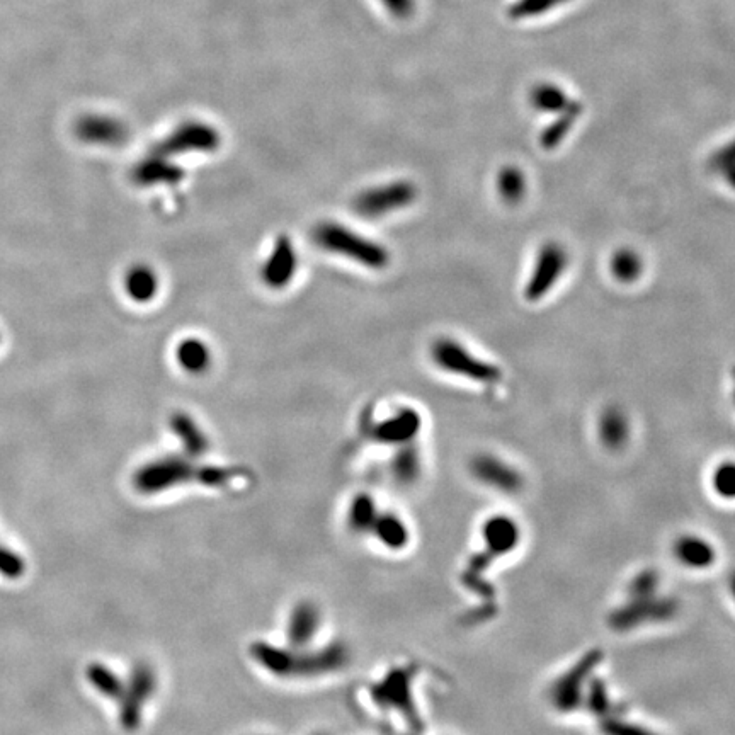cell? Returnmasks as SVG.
<instances>
[{"instance_id": "cell-35", "label": "cell", "mask_w": 735, "mask_h": 735, "mask_svg": "<svg viewBox=\"0 0 735 735\" xmlns=\"http://www.w3.org/2000/svg\"><path fill=\"white\" fill-rule=\"evenodd\" d=\"M26 572V562L18 552H14L11 548L0 545V576L6 579H21Z\"/></svg>"}, {"instance_id": "cell-34", "label": "cell", "mask_w": 735, "mask_h": 735, "mask_svg": "<svg viewBox=\"0 0 735 735\" xmlns=\"http://www.w3.org/2000/svg\"><path fill=\"white\" fill-rule=\"evenodd\" d=\"M661 577L656 570H642L628 584V598H649L659 594Z\"/></svg>"}, {"instance_id": "cell-6", "label": "cell", "mask_w": 735, "mask_h": 735, "mask_svg": "<svg viewBox=\"0 0 735 735\" xmlns=\"http://www.w3.org/2000/svg\"><path fill=\"white\" fill-rule=\"evenodd\" d=\"M603 661V652L598 649L589 650L579 661L570 666L562 676L550 686V703L560 713H572L584 705L587 686L594 678L596 667Z\"/></svg>"}, {"instance_id": "cell-21", "label": "cell", "mask_w": 735, "mask_h": 735, "mask_svg": "<svg viewBox=\"0 0 735 735\" xmlns=\"http://www.w3.org/2000/svg\"><path fill=\"white\" fill-rule=\"evenodd\" d=\"M172 433L176 434V438L181 441L184 453L188 458H200L208 451V438L203 433V429L198 426V422L186 412H176L172 414L171 421Z\"/></svg>"}, {"instance_id": "cell-4", "label": "cell", "mask_w": 735, "mask_h": 735, "mask_svg": "<svg viewBox=\"0 0 735 735\" xmlns=\"http://www.w3.org/2000/svg\"><path fill=\"white\" fill-rule=\"evenodd\" d=\"M417 667L399 666L385 674L377 684L370 686V698L380 710H394L421 729V718L414 701V678Z\"/></svg>"}, {"instance_id": "cell-22", "label": "cell", "mask_w": 735, "mask_h": 735, "mask_svg": "<svg viewBox=\"0 0 735 735\" xmlns=\"http://www.w3.org/2000/svg\"><path fill=\"white\" fill-rule=\"evenodd\" d=\"M370 535L375 536L383 547L388 548V550H395V552L404 550L409 540H411V533H409V528L405 525L404 519L397 516V514L383 513V511L378 514Z\"/></svg>"}, {"instance_id": "cell-13", "label": "cell", "mask_w": 735, "mask_h": 735, "mask_svg": "<svg viewBox=\"0 0 735 735\" xmlns=\"http://www.w3.org/2000/svg\"><path fill=\"white\" fill-rule=\"evenodd\" d=\"M298 269V254L288 235H281L261 268V280L271 290H283L290 285Z\"/></svg>"}, {"instance_id": "cell-29", "label": "cell", "mask_w": 735, "mask_h": 735, "mask_svg": "<svg viewBox=\"0 0 735 735\" xmlns=\"http://www.w3.org/2000/svg\"><path fill=\"white\" fill-rule=\"evenodd\" d=\"M497 191L502 200L509 205H516L525 198L526 177L519 167L508 166L501 169L497 176Z\"/></svg>"}, {"instance_id": "cell-10", "label": "cell", "mask_w": 735, "mask_h": 735, "mask_svg": "<svg viewBox=\"0 0 735 735\" xmlns=\"http://www.w3.org/2000/svg\"><path fill=\"white\" fill-rule=\"evenodd\" d=\"M220 143L222 137L217 128L203 121H186L155 147L154 154L164 155L169 159L176 155L211 154L220 147Z\"/></svg>"}, {"instance_id": "cell-16", "label": "cell", "mask_w": 735, "mask_h": 735, "mask_svg": "<svg viewBox=\"0 0 735 735\" xmlns=\"http://www.w3.org/2000/svg\"><path fill=\"white\" fill-rule=\"evenodd\" d=\"M322 628V611L310 601L295 604L286 622V642L291 649H308Z\"/></svg>"}, {"instance_id": "cell-17", "label": "cell", "mask_w": 735, "mask_h": 735, "mask_svg": "<svg viewBox=\"0 0 735 735\" xmlns=\"http://www.w3.org/2000/svg\"><path fill=\"white\" fill-rule=\"evenodd\" d=\"M75 133L84 142L104 145V147L121 145L128 138V128L125 123H121L113 116H104V114L84 116L75 126Z\"/></svg>"}, {"instance_id": "cell-39", "label": "cell", "mask_w": 735, "mask_h": 735, "mask_svg": "<svg viewBox=\"0 0 735 735\" xmlns=\"http://www.w3.org/2000/svg\"><path fill=\"white\" fill-rule=\"evenodd\" d=\"M720 174L724 176L725 183L729 184L730 188L735 189V166L725 167L720 171Z\"/></svg>"}, {"instance_id": "cell-36", "label": "cell", "mask_w": 735, "mask_h": 735, "mask_svg": "<svg viewBox=\"0 0 735 735\" xmlns=\"http://www.w3.org/2000/svg\"><path fill=\"white\" fill-rule=\"evenodd\" d=\"M562 2H567V0H519L518 4H514L513 9H511V16L513 18L536 16L540 12L559 6Z\"/></svg>"}, {"instance_id": "cell-1", "label": "cell", "mask_w": 735, "mask_h": 735, "mask_svg": "<svg viewBox=\"0 0 735 735\" xmlns=\"http://www.w3.org/2000/svg\"><path fill=\"white\" fill-rule=\"evenodd\" d=\"M251 657L274 678H320L348 666L349 649L344 644L310 650L256 642L251 647Z\"/></svg>"}, {"instance_id": "cell-32", "label": "cell", "mask_w": 735, "mask_h": 735, "mask_svg": "<svg viewBox=\"0 0 735 735\" xmlns=\"http://www.w3.org/2000/svg\"><path fill=\"white\" fill-rule=\"evenodd\" d=\"M712 487L718 497L735 501V462H722L713 470Z\"/></svg>"}, {"instance_id": "cell-9", "label": "cell", "mask_w": 735, "mask_h": 735, "mask_svg": "<svg viewBox=\"0 0 735 735\" xmlns=\"http://www.w3.org/2000/svg\"><path fill=\"white\" fill-rule=\"evenodd\" d=\"M416 198L417 188L411 181H392L359 193L354 198L353 210L363 218L375 220L409 208Z\"/></svg>"}, {"instance_id": "cell-12", "label": "cell", "mask_w": 735, "mask_h": 735, "mask_svg": "<svg viewBox=\"0 0 735 735\" xmlns=\"http://www.w3.org/2000/svg\"><path fill=\"white\" fill-rule=\"evenodd\" d=\"M470 472L480 484L501 492V494H506V496L518 494L525 485V477L518 468L513 467L511 463L502 460L499 456L489 455V453L473 456L470 462Z\"/></svg>"}, {"instance_id": "cell-18", "label": "cell", "mask_w": 735, "mask_h": 735, "mask_svg": "<svg viewBox=\"0 0 735 735\" xmlns=\"http://www.w3.org/2000/svg\"><path fill=\"white\" fill-rule=\"evenodd\" d=\"M673 553L674 559L688 569H710L717 562V550L713 543L695 533L678 536L673 545Z\"/></svg>"}, {"instance_id": "cell-33", "label": "cell", "mask_w": 735, "mask_h": 735, "mask_svg": "<svg viewBox=\"0 0 735 735\" xmlns=\"http://www.w3.org/2000/svg\"><path fill=\"white\" fill-rule=\"evenodd\" d=\"M599 729L603 735H659L654 730L647 729L644 725L635 724L632 720H625L620 715H610L601 718Z\"/></svg>"}, {"instance_id": "cell-42", "label": "cell", "mask_w": 735, "mask_h": 735, "mask_svg": "<svg viewBox=\"0 0 735 735\" xmlns=\"http://www.w3.org/2000/svg\"><path fill=\"white\" fill-rule=\"evenodd\" d=\"M319 735H322V734H319Z\"/></svg>"}, {"instance_id": "cell-25", "label": "cell", "mask_w": 735, "mask_h": 735, "mask_svg": "<svg viewBox=\"0 0 735 735\" xmlns=\"http://www.w3.org/2000/svg\"><path fill=\"white\" fill-rule=\"evenodd\" d=\"M378 514H380V509H378L375 499L368 496V494H358L349 504V530L356 533V535H370Z\"/></svg>"}, {"instance_id": "cell-2", "label": "cell", "mask_w": 735, "mask_h": 735, "mask_svg": "<svg viewBox=\"0 0 735 735\" xmlns=\"http://www.w3.org/2000/svg\"><path fill=\"white\" fill-rule=\"evenodd\" d=\"M312 237L322 251L346 257L363 268L380 271L390 264V252L385 245L378 244L341 223H319Z\"/></svg>"}, {"instance_id": "cell-7", "label": "cell", "mask_w": 735, "mask_h": 735, "mask_svg": "<svg viewBox=\"0 0 735 735\" xmlns=\"http://www.w3.org/2000/svg\"><path fill=\"white\" fill-rule=\"evenodd\" d=\"M157 674L154 667L147 662H138L125 679V688L118 700V717L120 725L128 732L137 730L142 725L145 707L157 691Z\"/></svg>"}, {"instance_id": "cell-19", "label": "cell", "mask_w": 735, "mask_h": 735, "mask_svg": "<svg viewBox=\"0 0 735 735\" xmlns=\"http://www.w3.org/2000/svg\"><path fill=\"white\" fill-rule=\"evenodd\" d=\"M184 179L183 167L174 164L169 157L154 154L152 157L142 160L135 169H133V181L138 186L149 188V186H174Z\"/></svg>"}, {"instance_id": "cell-31", "label": "cell", "mask_w": 735, "mask_h": 735, "mask_svg": "<svg viewBox=\"0 0 735 735\" xmlns=\"http://www.w3.org/2000/svg\"><path fill=\"white\" fill-rule=\"evenodd\" d=\"M531 103L543 113H560L569 106L570 101L560 87L542 84L531 92Z\"/></svg>"}, {"instance_id": "cell-38", "label": "cell", "mask_w": 735, "mask_h": 735, "mask_svg": "<svg viewBox=\"0 0 735 735\" xmlns=\"http://www.w3.org/2000/svg\"><path fill=\"white\" fill-rule=\"evenodd\" d=\"M397 19H407L414 12V0H380Z\"/></svg>"}, {"instance_id": "cell-41", "label": "cell", "mask_w": 735, "mask_h": 735, "mask_svg": "<svg viewBox=\"0 0 735 735\" xmlns=\"http://www.w3.org/2000/svg\"><path fill=\"white\" fill-rule=\"evenodd\" d=\"M734 380H735V370H734ZM734 395H735V390H734Z\"/></svg>"}, {"instance_id": "cell-15", "label": "cell", "mask_w": 735, "mask_h": 735, "mask_svg": "<svg viewBox=\"0 0 735 735\" xmlns=\"http://www.w3.org/2000/svg\"><path fill=\"white\" fill-rule=\"evenodd\" d=\"M482 540L485 552L494 559L506 557L519 547L521 542V526L509 514H494L485 519L482 525Z\"/></svg>"}, {"instance_id": "cell-26", "label": "cell", "mask_w": 735, "mask_h": 735, "mask_svg": "<svg viewBox=\"0 0 735 735\" xmlns=\"http://www.w3.org/2000/svg\"><path fill=\"white\" fill-rule=\"evenodd\" d=\"M86 678L92 688L97 693H101L104 698L120 700L123 688H125V679H121L111 667L106 666L103 662H91L86 669Z\"/></svg>"}, {"instance_id": "cell-14", "label": "cell", "mask_w": 735, "mask_h": 735, "mask_svg": "<svg viewBox=\"0 0 735 735\" xmlns=\"http://www.w3.org/2000/svg\"><path fill=\"white\" fill-rule=\"evenodd\" d=\"M422 421L419 412L411 407H404L392 416L370 426V438L382 445L404 446L414 443L421 431Z\"/></svg>"}, {"instance_id": "cell-30", "label": "cell", "mask_w": 735, "mask_h": 735, "mask_svg": "<svg viewBox=\"0 0 735 735\" xmlns=\"http://www.w3.org/2000/svg\"><path fill=\"white\" fill-rule=\"evenodd\" d=\"M611 274L622 283H633L642 274V259L633 249H620L611 257Z\"/></svg>"}, {"instance_id": "cell-24", "label": "cell", "mask_w": 735, "mask_h": 735, "mask_svg": "<svg viewBox=\"0 0 735 735\" xmlns=\"http://www.w3.org/2000/svg\"><path fill=\"white\" fill-rule=\"evenodd\" d=\"M125 290L133 302H152L159 293V276L147 264H137L126 274Z\"/></svg>"}, {"instance_id": "cell-28", "label": "cell", "mask_w": 735, "mask_h": 735, "mask_svg": "<svg viewBox=\"0 0 735 735\" xmlns=\"http://www.w3.org/2000/svg\"><path fill=\"white\" fill-rule=\"evenodd\" d=\"M582 109L579 103H570L564 111H560L559 118L548 126L547 130H543L540 143L543 149L552 150L562 143L567 133L572 130V126L576 123L577 118L581 116Z\"/></svg>"}, {"instance_id": "cell-37", "label": "cell", "mask_w": 735, "mask_h": 735, "mask_svg": "<svg viewBox=\"0 0 735 735\" xmlns=\"http://www.w3.org/2000/svg\"><path fill=\"white\" fill-rule=\"evenodd\" d=\"M710 166H712L713 171L717 172L722 171L725 167L735 166V140L713 155Z\"/></svg>"}, {"instance_id": "cell-23", "label": "cell", "mask_w": 735, "mask_h": 735, "mask_svg": "<svg viewBox=\"0 0 735 735\" xmlns=\"http://www.w3.org/2000/svg\"><path fill=\"white\" fill-rule=\"evenodd\" d=\"M176 359L179 366L189 375H203L210 370L213 356L205 341H201L198 337H188L179 342Z\"/></svg>"}, {"instance_id": "cell-8", "label": "cell", "mask_w": 735, "mask_h": 735, "mask_svg": "<svg viewBox=\"0 0 735 735\" xmlns=\"http://www.w3.org/2000/svg\"><path fill=\"white\" fill-rule=\"evenodd\" d=\"M679 613V603L666 596L649 598H628V601L611 611L610 627L615 632H632L647 623L671 622Z\"/></svg>"}, {"instance_id": "cell-20", "label": "cell", "mask_w": 735, "mask_h": 735, "mask_svg": "<svg viewBox=\"0 0 735 735\" xmlns=\"http://www.w3.org/2000/svg\"><path fill=\"white\" fill-rule=\"evenodd\" d=\"M599 439L604 448L611 451L623 450L630 439V422L625 412L611 405L599 417Z\"/></svg>"}, {"instance_id": "cell-27", "label": "cell", "mask_w": 735, "mask_h": 735, "mask_svg": "<svg viewBox=\"0 0 735 735\" xmlns=\"http://www.w3.org/2000/svg\"><path fill=\"white\" fill-rule=\"evenodd\" d=\"M394 479L402 485H412L419 479L422 470L421 453L414 443L400 446L390 465Z\"/></svg>"}, {"instance_id": "cell-11", "label": "cell", "mask_w": 735, "mask_h": 735, "mask_svg": "<svg viewBox=\"0 0 735 735\" xmlns=\"http://www.w3.org/2000/svg\"><path fill=\"white\" fill-rule=\"evenodd\" d=\"M569 264V256L562 245L547 242L536 256L535 268L526 283L525 295L530 302H538L550 293L555 283L562 278Z\"/></svg>"}, {"instance_id": "cell-40", "label": "cell", "mask_w": 735, "mask_h": 735, "mask_svg": "<svg viewBox=\"0 0 735 735\" xmlns=\"http://www.w3.org/2000/svg\"><path fill=\"white\" fill-rule=\"evenodd\" d=\"M729 591L730 596H732V601H734L735 604V570L732 572V576H730L729 579Z\"/></svg>"}, {"instance_id": "cell-5", "label": "cell", "mask_w": 735, "mask_h": 735, "mask_svg": "<svg viewBox=\"0 0 735 735\" xmlns=\"http://www.w3.org/2000/svg\"><path fill=\"white\" fill-rule=\"evenodd\" d=\"M431 358L441 370L453 373L456 377L479 383H497L501 380L502 373L496 365L473 356L465 346L450 337H439L433 342Z\"/></svg>"}, {"instance_id": "cell-3", "label": "cell", "mask_w": 735, "mask_h": 735, "mask_svg": "<svg viewBox=\"0 0 735 735\" xmlns=\"http://www.w3.org/2000/svg\"><path fill=\"white\" fill-rule=\"evenodd\" d=\"M205 467H198L188 456H162L145 463L133 475V487L143 496H157L186 484L203 485Z\"/></svg>"}]
</instances>
